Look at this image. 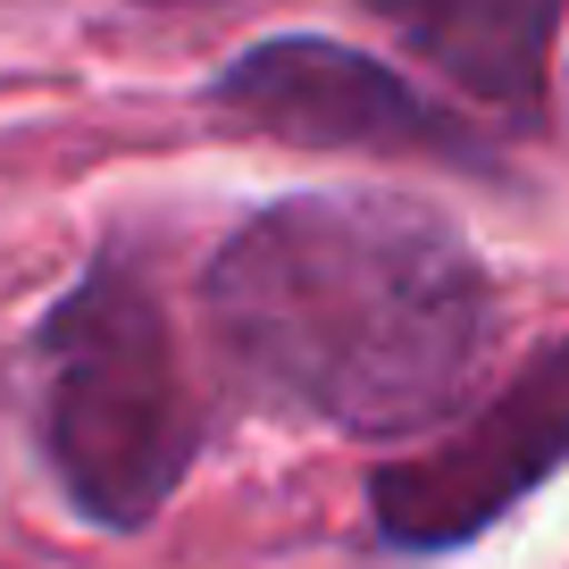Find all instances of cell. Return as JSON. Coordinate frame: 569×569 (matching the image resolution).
<instances>
[{
	"mask_svg": "<svg viewBox=\"0 0 569 569\" xmlns=\"http://www.w3.org/2000/svg\"><path fill=\"white\" fill-rule=\"evenodd\" d=\"M377 18L486 109H536L569 0H369Z\"/></svg>",
	"mask_w": 569,
	"mask_h": 569,
	"instance_id": "obj_5",
	"label": "cell"
},
{
	"mask_svg": "<svg viewBox=\"0 0 569 569\" xmlns=\"http://www.w3.org/2000/svg\"><path fill=\"white\" fill-rule=\"evenodd\" d=\"M201 445L193 386L134 251H101L42 319V461L92 528H151Z\"/></svg>",
	"mask_w": 569,
	"mask_h": 569,
	"instance_id": "obj_2",
	"label": "cell"
},
{
	"mask_svg": "<svg viewBox=\"0 0 569 569\" xmlns=\"http://www.w3.org/2000/svg\"><path fill=\"white\" fill-rule=\"evenodd\" d=\"M210 101L234 126L277 142H310V151H393V160H445V168H495L486 134L452 101L410 84L402 68L352 51L327 34H277L227 59Z\"/></svg>",
	"mask_w": 569,
	"mask_h": 569,
	"instance_id": "obj_4",
	"label": "cell"
},
{
	"mask_svg": "<svg viewBox=\"0 0 569 569\" xmlns=\"http://www.w3.org/2000/svg\"><path fill=\"white\" fill-rule=\"evenodd\" d=\"M227 369L336 436L427 445L495 343L478 243L393 193H293L251 210L201 277Z\"/></svg>",
	"mask_w": 569,
	"mask_h": 569,
	"instance_id": "obj_1",
	"label": "cell"
},
{
	"mask_svg": "<svg viewBox=\"0 0 569 569\" xmlns=\"http://www.w3.org/2000/svg\"><path fill=\"white\" fill-rule=\"evenodd\" d=\"M561 461H569V327L552 343H536L469 419L436 427L427 445H410L402 461L377 469L369 511L386 528V545L445 552L486 536Z\"/></svg>",
	"mask_w": 569,
	"mask_h": 569,
	"instance_id": "obj_3",
	"label": "cell"
}]
</instances>
